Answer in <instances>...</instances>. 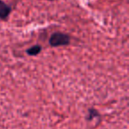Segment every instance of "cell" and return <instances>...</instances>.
Here are the masks:
<instances>
[{
	"label": "cell",
	"mask_w": 129,
	"mask_h": 129,
	"mask_svg": "<svg viewBox=\"0 0 129 129\" xmlns=\"http://www.w3.org/2000/svg\"><path fill=\"white\" fill-rule=\"evenodd\" d=\"M71 43V37L68 34L62 32H54L49 37V44L51 47L67 46Z\"/></svg>",
	"instance_id": "cell-1"
},
{
	"label": "cell",
	"mask_w": 129,
	"mask_h": 129,
	"mask_svg": "<svg viewBox=\"0 0 129 129\" xmlns=\"http://www.w3.org/2000/svg\"><path fill=\"white\" fill-rule=\"evenodd\" d=\"M12 13V7L5 1L0 0V20H7Z\"/></svg>",
	"instance_id": "cell-2"
},
{
	"label": "cell",
	"mask_w": 129,
	"mask_h": 129,
	"mask_svg": "<svg viewBox=\"0 0 129 129\" xmlns=\"http://www.w3.org/2000/svg\"><path fill=\"white\" fill-rule=\"evenodd\" d=\"M95 118H98V120H100L101 114L99 113V111H97L96 109H95V108H89V109L88 110V114L85 117V119H86V121L90 122L93 119H95Z\"/></svg>",
	"instance_id": "cell-3"
},
{
	"label": "cell",
	"mask_w": 129,
	"mask_h": 129,
	"mask_svg": "<svg viewBox=\"0 0 129 129\" xmlns=\"http://www.w3.org/2000/svg\"><path fill=\"white\" fill-rule=\"evenodd\" d=\"M42 50H43V47L40 44H35L33 46L29 47L26 50V53L28 56H31V57H35V56H37L41 53Z\"/></svg>",
	"instance_id": "cell-4"
},
{
	"label": "cell",
	"mask_w": 129,
	"mask_h": 129,
	"mask_svg": "<svg viewBox=\"0 0 129 129\" xmlns=\"http://www.w3.org/2000/svg\"><path fill=\"white\" fill-rule=\"evenodd\" d=\"M48 1H55V0H48Z\"/></svg>",
	"instance_id": "cell-5"
}]
</instances>
